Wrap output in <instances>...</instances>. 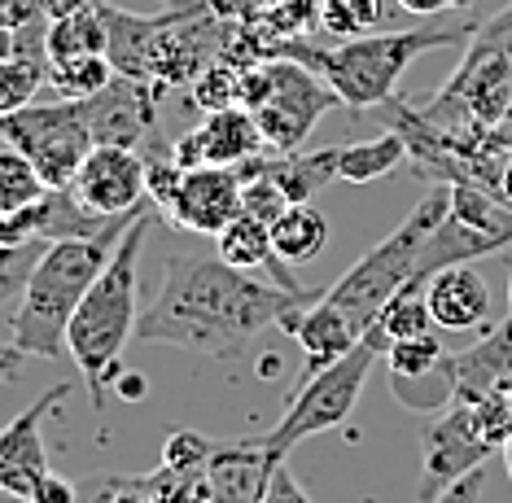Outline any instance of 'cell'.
Listing matches in <instances>:
<instances>
[{"label": "cell", "mask_w": 512, "mask_h": 503, "mask_svg": "<svg viewBox=\"0 0 512 503\" xmlns=\"http://www.w3.org/2000/svg\"><path fill=\"white\" fill-rule=\"evenodd\" d=\"M311 289H281L276 280L228 267L219 254H176L167 259L158 298L141 311L136 342L176 346L206 359H241L263 329L302 302H316Z\"/></svg>", "instance_id": "1"}, {"label": "cell", "mask_w": 512, "mask_h": 503, "mask_svg": "<svg viewBox=\"0 0 512 503\" xmlns=\"http://www.w3.org/2000/svg\"><path fill=\"white\" fill-rule=\"evenodd\" d=\"M149 237V210L136 215L114 245L110 263L92 280L79 302L71 329H66V355L84 377L92 412H106V390L119 377V359L141 324V254Z\"/></svg>", "instance_id": "2"}, {"label": "cell", "mask_w": 512, "mask_h": 503, "mask_svg": "<svg viewBox=\"0 0 512 503\" xmlns=\"http://www.w3.org/2000/svg\"><path fill=\"white\" fill-rule=\"evenodd\" d=\"M469 35L473 27H403L351 35L337 44H320L316 35H307V40H285L276 57L311 66L337 92V101L351 110H377V105L394 101V88L416 57L469 44Z\"/></svg>", "instance_id": "3"}, {"label": "cell", "mask_w": 512, "mask_h": 503, "mask_svg": "<svg viewBox=\"0 0 512 503\" xmlns=\"http://www.w3.org/2000/svg\"><path fill=\"white\" fill-rule=\"evenodd\" d=\"M127 228H110L101 237H79V241H53L44 245L36 272L14 311V333L9 346H18L27 359H62L66 355V329H71L79 302L110 263L114 245Z\"/></svg>", "instance_id": "4"}, {"label": "cell", "mask_w": 512, "mask_h": 503, "mask_svg": "<svg viewBox=\"0 0 512 503\" xmlns=\"http://www.w3.org/2000/svg\"><path fill=\"white\" fill-rule=\"evenodd\" d=\"M390 127L403 136L416 175L434 184H477L504 202V171L512 162V136L504 127L429 123L403 101H390Z\"/></svg>", "instance_id": "5"}, {"label": "cell", "mask_w": 512, "mask_h": 503, "mask_svg": "<svg viewBox=\"0 0 512 503\" xmlns=\"http://www.w3.org/2000/svg\"><path fill=\"white\" fill-rule=\"evenodd\" d=\"M447 210H451V184H434V189L425 193V202H416V210L390 232L386 241H377L364 259L351 263L342 276H337V285L324 289V302H333L337 311H346L368 337L381 307L416 276V263H421L429 237L442 228Z\"/></svg>", "instance_id": "6"}, {"label": "cell", "mask_w": 512, "mask_h": 503, "mask_svg": "<svg viewBox=\"0 0 512 503\" xmlns=\"http://www.w3.org/2000/svg\"><path fill=\"white\" fill-rule=\"evenodd\" d=\"M241 105L254 114L267 149L298 154L302 140L316 132V123L342 101L311 66L272 57V62L241 66Z\"/></svg>", "instance_id": "7"}, {"label": "cell", "mask_w": 512, "mask_h": 503, "mask_svg": "<svg viewBox=\"0 0 512 503\" xmlns=\"http://www.w3.org/2000/svg\"><path fill=\"white\" fill-rule=\"evenodd\" d=\"M381 359V350L372 342H359L351 355H342L337 364L311 372V377L298 381V390L289 394L281 420H276L272 429L263 434V447L272 455L276 464L289 460V451L298 447V442L316 438V434H329V429L346 425L359 403V394H364L368 385V372L372 364Z\"/></svg>", "instance_id": "8"}, {"label": "cell", "mask_w": 512, "mask_h": 503, "mask_svg": "<svg viewBox=\"0 0 512 503\" xmlns=\"http://www.w3.org/2000/svg\"><path fill=\"white\" fill-rule=\"evenodd\" d=\"M429 123H512V53L486 27H473L469 49L451 79L434 92V101L421 105Z\"/></svg>", "instance_id": "9"}, {"label": "cell", "mask_w": 512, "mask_h": 503, "mask_svg": "<svg viewBox=\"0 0 512 503\" xmlns=\"http://www.w3.org/2000/svg\"><path fill=\"white\" fill-rule=\"evenodd\" d=\"M0 140L18 149L49 189H71V180L92 154V127L84 114V101H31L27 110L0 119Z\"/></svg>", "instance_id": "10"}, {"label": "cell", "mask_w": 512, "mask_h": 503, "mask_svg": "<svg viewBox=\"0 0 512 503\" xmlns=\"http://www.w3.org/2000/svg\"><path fill=\"white\" fill-rule=\"evenodd\" d=\"M486 455H495V447L477 425V412L469 403H447L421 429V499H438L451 482L477 473Z\"/></svg>", "instance_id": "11"}, {"label": "cell", "mask_w": 512, "mask_h": 503, "mask_svg": "<svg viewBox=\"0 0 512 503\" xmlns=\"http://www.w3.org/2000/svg\"><path fill=\"white\" fill-rule=\"evenodd\" d=\"M71 193L79 197V206H88L101 219L141 215L149 202L145 154L141 149H119V145H92V154L71 180Z\"/></svg>", "instance_id": "12"}, {"label": "cell", "mask_w": 512, "mask_h": 503, "mask_svg": "<svg viewBox=\"0 0 512 503\" xmlns=\"http://www.w3.org/2000/svg\"><path fill=\"white\" fill-rule=\"evenodd\" d=\"M158 97L162 88L145 84L132 75H114L106 92L84 101L92 145H119V149H141L158 132Z\"/></svg>", "instance_id": "13"}, {"label": "cell", "mask_w": 512, "mask_h": 503, "mask_svg": "<svg viewBox=\"0 0 512 503\" xmlns=\"http://www.w3.org/2000/svg\"><path fill=\"white\" fill-rule=\"evenodd\" d=\"M145 215V210H141ZM127 219H101L88 206H79L71 189H49L40 202H31L18 215L0 219V245H53V241H79V237H101L110 228H127Z\"/></svg>", "instance_id": "14"}, {"label": "cell", "mask_w": 512, "mask_h": 503, "mask_svg": "<svg viewBox=\"0 0 512 503\" xmlns=\"http://www.w3.org/2000/svg\"><path fill=\"white\" fill-rule=\"evenodd\" d=\"M71 390L75 385H66V381L53 385L49 394H40L27 412H18L5 429H0V490H5V495L27 503L40 477L53 473L49 447H44V420H49V412L57 403L71 399Z\"/></svg>", "instance_id": "15"}, {"label": "cell", "mask_w": 512, "mask_h": 503, "mask_svg": "<svg viewBox=\"0 0 512 503\" xmlns=\"http://www.w3.org/2000/svg\"><path fill=\"white\" fill-rule=\"evenodd\" d=\"M267 149V140L254 123V114L246 105H232V110L206 114L193 132H184L180 140H171V158L184 171L193 167H241V162L259 158Z\"/></svg>", "instance_id": "16"}, {"label": "cell", "mask_w": 512, "mask_h": 503, "mask_svg": "<svg viewBox=\"0 0 512 503\" xmlns=\"http://www.w3.org/2000/svg\"><path fill=\"white\" fill-rule=\"evenodd\" d=\"M241 215V171L237 167H193L184 171L167 219L193 237H219Z\"/></svg>", "instance_id": "17"}, {"label": "cell", "mask_w": 512, "mask_h": 503, "mask_svg": "<svg viewBox=\"0 0 512 503\" xmlns=\"http://www.w3.org/2000/svg\"><path fill=\"white\" fill-rule=\"evenodd\" d=\"M281 329L294 337L302 350V377L337 364V359L351 355V350L364 342V329H359L346 311H337L333 302H324V294L316 302H302V307L289 311L281 320Z\"/></svg>", "instance_id": "18"}, {"label": "cell", "mask_w": 512, "mask_h": 503, "mask_svg": "<svg viewBox=\"0 0 512 503\" xmlns=\"http://www.w3.org/2000/svg\"><path fill=\"white\" fill-rule=\"evenodd\" d=\"M281 464L267 455L263 438L246 442H215L206 460V490L211 503H263V490Z\"/></svg>", "instance_id": "19"}, {"label": "cell", "mask_w": 512, "mask_h": 503, "mask_svg": "<svg viewBox=\"0 0 512 503\" xmlns=\"http://www.w3.org/2000/svg\"><path fill=\"white\" fill-rule=\"evenodd\" d=\"M425 302L429 315H434V329L442 333H473L491 324V289L473 272V263L442 267V272L429 276Z\"/></svg>", "instance_id": "20"}, {"label": "cell", "mask_w": 512, "mask_h": 503, "mask_svg": "<svg viewBox=\"0 0 512 503\" xmlns=\"http://www.w3.org/2000/svg\"><path fill=\"white\" fill-rule=\"evenodd\" d=\"M451 381H456V399L451 403L491 399L495 390L512 385V320L491 329L477 346L451 355Z\"/></svg>", "instance_id": "21"}, {"label": "cell", "mask_w": 512, "mask_h": 503, "mask_svg": "<svg viewBox=\"0 0 512 503\" xmlns=\"http://www.w3.org/2000/svg\"><path fill=\"white\" fill-rule=\"evenodd\" d=\"M215 254L224 259L228 267H237V272H267V280H276L281 289H298L302 285L294 276H289V267L276 259V245H272V224H263V219H254L241 210L232 224L215 237Z\"/></svg>", "instance_id": "22"}, {"label": "cell", "mask_w": 512, "mask_h": 503, "mask_svg": "<svg viewBox=\"0 0 512 503\" xmlns=\"http://www.w3.org/2000/svg\"><path fill=\"white\" fill-rule=\"evenodd\" d=\"M337 149H320V154H276V158H250V167H259L263 175H272L281 184V193L289 202H311L324 184L337 180Z\"/></svg>", "instance_id": "23"}, {"label": "cell", "mask_w": 512, "mask_h": 503, "mask_svg": "<svg viewBox=\"0 0 512 503\" xmlns=\"http://www.w3.org/2000/svg\"><path fill=\"white\" fill-rule=\"evenodd\" d=\"M272 245H276V259L285 267H302V263L320 259L324 245H329V219L311 202H294L272 224Z\"/></svg>", "instance_id": "24"}, {"label": "cell", "mask_w": 512, "mask_h": 503, "mask_svg": "<svg viewBox=\"0 0 512 503\" xmlns=\"http://www.w3.org/2000/svg\"><path fill=\"white\" fill-rule=\"evenodd\" d=\"M403 162H407L403 136L394 132V127H386L381 136L355 140V145L337 149V180H346V184H372V180H381V175L399 171Z\"/></svg>", "instance_id": "25"}, {"label": "cell", "mask_w": 512, "mask_h": 503, "mask_svg": "<svg viewBox=\"0 0 512 503\" xmlns=\"http://www.w3.org/2000/svg\"><path fill=\"white\" fill-rule=\"evenodd\" d=\"M119 75L106 53H79V57H62L49 62V92L62 101H88L97 92L110 88V79Z\"/></svg>", "instance_id": "26"}, {"label": "cell", "mask_w": 512, "mask_h": 503, "mask_svg": "<svg viewBox=\"0 0 512 503\" xmlns=\"http://www.w3.org/2000/svg\"><path fill=\"white\" fill-rule=\"evenodd\" d=\"M79 53H106V22H101V5L88 0L84 9L49 22V62Z\"/></svg>", "instance_id": "27"}, {"label": "cell", "mask_w": 512, "mask_h": 503, "mask_svg": "<svg viewBox=\"0 0 512 503\" xmlns=\"http://www.w3.org/2000/svg\"><path fill=\"white\" fill-rule=\"evenodd\" d=\"M381 359H386V368H390V381H421V377H438V372L451 364V350L442 346V337L434 329H429L421 337L390 342Z\"/></svg>", "instance_id": "28"}, {"label": "cell", "mask_w": 512, "mask_h": 503, "mask_svg": "<svg viewBox=\"0 0 512 503\" xmlns=\"http://www.w3.org/2000/svg\"><path fill=\"white\" fill-rule=\"evenodd\" d=\"M40 88H49V57H27V53L0 57V119L40 101Z\"/></svg>", "instance_id": "29"}, {"label": "cell", "mask_w": 512, "mask_h": 503, "mask_svg": "<svg viewBox=\"0 0 512 503\" xmlns=\"http://www.w3.org/2000/svg\"><path fill=\"white\" fill-rule=\"evenodd\" d=\"M44 193H49V184L40 180V171L31 167L18 149L0 145V219L27 210L31 202H40Z\"/></svg>", "instance_id": "30"}, {"label": "cell", "mask_w": 512, "mask_h": 503, "mask_svg": "<svg viewBox=\"0 0 512 503\" xmlns=\"http://www.w3.org/2000/svg\"><path fill=\"white\" fill-rule=\"evenodd\" d=\"M386 18V0H320V35H368L372 22Z\"/></svg>", "instance_id": "31"}, {"label": "cell", "mask_w": 512, "mask_h": 503, "mask_svg": "<svg viewBox=\"0 0 512 503\" xmlns=\"http://www.w3.org/2000/svg\"><path fill=\"white\" fill-rule=\"evenodd\" d=\"M193 105L202 114H215V110H232L241 105V66L232 62H211L202 75L193 79Z\"/></svg>", "instance_id": "32"}, {"label": "cell", "mask_w": 512, "mask_h": 503, "mask_svg": "<svg viewBox=\"0 0 512 503\" xmlns=\"http://www.w3.org/2000/svg\"><path fill=\"white\" fill-rule=\"evenodd\" d=\"M40 254H44V245H0V307L9 298H22Z\"/></svg>", "instance_id": "33"}, {"label": "cell", "mask_w": 512, "mask_h": 503, "mask_svg": "<svg viewBox=\"0 0 512 503\" xmlns=\"http://www.w3.org/2000/svg\"><path fill=\"white\" fill-rule=\"evenodd\" d=\"M215 442L193 434V429H180V434L167 438V447H162V469H206V460H211Z\"/></svg>", "instance_id": "34"}, {"label": "cell", "mask_w": 512, "mask_h": 503, "mask_svg": "<svg viewBox=\"0 0 512 503\" xmlns=\"http://www.w3.org/2000/svg\"><path fill=\"white\" fill-rule=\"evenodd\" d=\"M202 5L224 22H254V18H263L276 0H202Z\"/></svg>", "instance_id": "35"}, {"label": "cell", "mask_w": 512, "mask_h": 503, "mask_svg": "<svg viewBox=\"0 0 512 503\" xmlns=\"http://www.w3.org/2000/svg\"><path fill=\"white\" fill-rule=\"evenodd\" d=\"M263 503H311V495L302 490L298 477L289 473V464H281V469L272 473V482H267V490H263Z\"/></svg>", "instance_id": "36"}, {"label": "cell", "mask_w": 512, "mask_h": 503, "mask_svg": "<svg viewBox=\"0 0 512 503\" xmlns=\"http://www.w3.org/2000/svg\"><path fill=\"white\" fill-rule=\"evenodd\" d=\"M27 503H79V490L71 477H62V473H44L36 490H31V499Z\"/></svg>", "instance_id": "37"}, {"label": "cell", "mask_w": 512, "mask_h": 503, "mask_svg": "<svg viewBox=\"0 0 512 503\" xmlns=\"http://www.w3.org/2000/svg\"><path fill=\"white\" fill-rule=\"evenodd\" d=\"M482 469L469 473V477H460V482H451L447 490H442L438 499H429V503H482Z\"/></svg>", "instance_id": "38"}, {"label": "cell", "mask_w": 512, "mask_h": 503, "mask_svg": "<svg viewBox=\"0 0 512 503\" xmlns=\"http://www.w3.org/2000/svg\"><path fill=\"white\" fill-rule=\"evenodd\" d=\"M394 5L407 9V14H416V18H434L442 9H464V5H473V0H394Z\"/></svg>", "instance_id": "39"}, {"label": "cell", "mask_w": 512, "mask_h": 503, "mask_svg": "<svg viewBox=\"0 0 512 503\" xmlns=\"http://www.w3.org/2000/svg\"><path fill=\"white\" fill-rule=\"evenodd\" d=\"M114 394H119L123 403H141L149 394V381L141 372H119V377H114Z\"/></svg>", "instance_id": "40"}, {"label": "cell", "mask_w": 512, "mask_h": 503, "mask_svg": "<svg viewBox=\"0 0 512 503\" xmlns=\"http://www.w3.org/2000/svg\"><path fill=\"white\" fill-rule=\"evenodd\" d=\"M22 359H27V355H22L18 346H5V342H0V381L14 377V372L22 368Z\"/></svg>", "instance_id": "41"}, {"label": "cell", "mask_w": 512, "mask_h": 503, "mask_svg": "<svg viewBox=\"0 0 512 503\" xmlns=\"http://www.w3.org/2000/svg\"><path fill=\"white\" fill-rule=\"evenodd\" d=\"M504 464H508V477H512V438H508V447H504Z\"/></svg>", "instance_id": "42"}, {"label": "cell", "mask_w": 512, "mask_h": 503, "mask_svg": "<svg viewBox=\"0 0 512 503\" xmlns=\"http://www.w3.org/2000/svg\"><path fill=\"white\" fill-rule=\"evenodd\" d=\"M508 307H512V285H508ZM508 320H512V311H508Z\"/></svg>", "instance_id": "43"}, {"label": "cell", "mask_w": 512, "mask_h": 503, "mask_svg": "<svg viewBox=\"0 0 512 503\" xmlns=\"http://www.w3.org/2000/svg\"><path fill=\"white\" fill-rule=\"evenodd\" d=\"M0 145H5V140H0Z\"/></svg>", "instance_id": "44"}, {"label": "cell", "mask_w": 512, "mask_h": 503, "mask_svg": "<svg viewBox=\"0 0 512 503\" xmlns=\"http://www.w3.org/2000/svg\"><path fill=\"white\" fill-rule=\"evenodd\" d=\"M0 5H5V0H0Z\"/></svg>", "instance_id": "45"}]
</instances>
